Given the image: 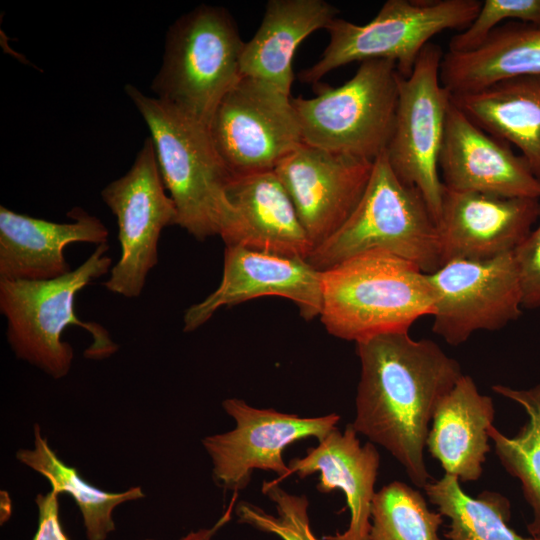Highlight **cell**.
<instances>
[{"label":"cell","instance_id":"1","mask_svg":"<svg viewBox=\"0 0 540 540\" xmlns=\"http://www.w3.org/2000/svg\"><path fill=\"white\" fill-rule=\"evenodd\" d=\"M361 373L355 399L357 433L385 448L411 482H429L424 449L435 410L463 375L460 364L429 339L409 331L356 343Z\"/></svg>","mask_w":540,"mask_h":540},{"label":"cell","instance_id":"2","mask_svg":"<svg viewBox=\"0 0 540 540\" xmlns=\"http://www.w3.org/2000/svg\"><path fill=\"white\" fill-rule=\"evenodd\" d=\"M108 243L98 245L76 269L63 276L40 281L0 279V312L7 320L6 338L14 355L53 379L67 376L72 367V346L62 339L68 326H79L91 336L83 355L104 360L119 345L101 324L82 321L75 312L80 290L107 274L112 258Z\"/></svg>","mask_w":540,"mask_h":540},{"label":"cell","instance_id":"3","mask_svg":"<svg viewBox=\"0 0 540 540\" xmlns=\"http://www.w3.org/2000/svg\"><path fill=\"white\" fill-rule=\"evenodd\" d=\"M437 296L428 275L403 258L371 251L322 271L321 322L329 334L355 343L409 331L433 315Z\"/></svg>","mask_w":540,"mask_h":540},{"label":"cell","instance_id":"4","mask_svg":"<svg viewBox=\"0 0 540 540\" xmlns=\"http://www.w3.org/2000/svg\"><path fill=\"white\" fill-rule=\"evenodd\" d=\"M371 251L403 258L426 274L442 264L438 226L423 195L396 176L385 152L374 160L368 185L352 214L306 260L325 271Z\"/></svg>","mask_w":540,"mask_h":540},{"label":"cell","instance_id":"5","mask_svg":"<svg viewBox=\"0 0 540 540\" xmlns=\"http://www.w3.org/2000/svg\"><path fill=\"white\" fill-rule=\"evenodd\" d=\"M245 42L231 14L201 4L169 28L151 88L159 101L206 127L225 94L241 78Z\"/></svg>","mask_w":540,"mask_h":540},{"label":"cell","instance_id":"6","mask_svg":"<svg viewBox=\"0 0 540 540\" xmlns=\"http://www.w3.org/2000/svg\"><path fill=\"white\" fill-rule=\"evenodd\" d=\"M125 92L149 128L164 186L177 209V225L200 241L219 235L232 175L218 156L208 127L133 85H126Z\"/></svg>","mask_w":540,"mask_h":540},{"label":"cell","instance_id":"7","mask_svg":"<svg viewBox=\"0 0 540 540\" xmlns=\"http://www.w3.org/2000/svg\"><path fill=\"white\" fill-rule=\"evenodd\" d=\"M481 4L478 0H388L366 24L337 17L326 28L329 42L321 57L298 78L317 85L332 70L369 59L394 61L399 75L407 78L430 39L447 29H466Z\"/></svg>","mask_w":540,"mask_h":540},{"label":"cell","instance_id":"8","mask_svg":"<svg viewBox=\"0 0 540 540\" xmlns=\"http://www.w3.org/2000/svg\"><path fill=\"white\" fill-rule=\"evenodd\" d=\"M399 79L394 61L369 59L343 85H319L313 98H292L302 141L374 161L393 133Z\"/></svg>","mask_w":540,"mask_h":540},{"label":"cell","instance_id":"9","mask_svg":"<svg viewBox=\"0 0 540 540\" xmlns=\"http://www.w3.org/2000/svg\"><path fill=\"white\" fill-rule=\"evenodd\" d=\"M441 47L427 44L412 74L400 76L393 133L385 154L396 176L423 195L436 223L445 187L439 172L451 94L440 80Z\"/></svg>","mask_w":540,"mask_h":540},{"label":"cell","instance_id":"10","mask_svg":"<svg viewBox=\"0 0 540 540\" xmlns=\"http://www.w3.org/2000/svg\"><path fill=\"white\" fill-rule=\"evenodd\" d=\"M208 132L232 177L274 171L303 142L292 97L247 76L222 98Z\"/></svg>","mask_w":540,"mask_h":540},{"label":"cell","instance_id":"11","mask_svg":"<svg viewBox=\"0 0 540 540\" xmlns=\"http://www.w3.org/2000/svg\"><path fill=\"white\" fill-rule=\"evenodd\" d=\"M151 137L147 138L131 168L101 191L116 217L121 255L103 286L126 298L139 297L149 272L158 263L161 231L177 225L174 201L166 193Z\"/></svg>","mask_w":540,"mask_h":540},{"label":"cell","instance_id":"12","mask_svg":"<svg viewBox=\"0 0 540 540\" xmlns=\"http://www.w3.org/2000/svg\"><path fill=\"white\" fill-rule=\"evenodd\" d=\"M222 408L235 422L227 432L204 437L202 446L212 464V479L221 489L239 492L254 470L274 472L280 483L289 477L283 451L292 443L324 439L337 428L340 416L299 417L275 409L256 408L242 399L228 398Z\"/></svg>","mask_w":540,"mask_h":540},{"label":"cell","instance_id":"13","mask_svg":"<svg viewBox=\"0 0 540 540\" xmlns=\"http://www.w3.org/2000/svg\"><path fill=\"white\" fill-rule=\"evenodd\" d=\"M435 289L432 330L457 346L477 331L499 330L522 315L513 252L484 260L454 259L427 274Z\"/></svg>","mask_w":540,"mask_h":540},{"label":"cell","instance_id":"14","mask_svg":"<svg viewBox=\"0 0 540 540\" xmlns=\"http://www.w3.org/2000/svg\"><path fill=\"white\" fill-rule=\"evenodd\" d=\"M373 162L302 142L278 163L274 172L288 192L313 249L352 214L368 185Z\"/></svg>","mask_w":540,"mask_h":540},{"label":"cell","instance_id":"15","mask_svg":"<svg viewBox=\"0 0 540 540\" xmlns=\"http://www.w3.org/2000/svg\"><path fill=\"white\" fill-rule=\"evenodd\" d=\"M263 296L287 298L302 318L312 320L322 310V271L305 259L226 246L219 286L185 311L183 331L198 329L222 307Z\"/></svg>","mask_w":540,"mask_h":540},{"label":"cell","instance_id":"16","mask_svg":"<svg viewBox=\"0 0 540 540\" xmlns=\"http://www.w3.org/2000/svg\"><path fill=\"white\" fill-rule=\"evenodd\" d=\"M444 187L507 198L540 199V181L510 145L476 125L451 101L439 155Z\"/></svg>","mask_w":540,"mask_h":540},{"label":"cell","instance_id":"17","mask_svg":"<svg viewBox=\"0 0 540 540\" xmlns=\"http://www.w3.org/2000/svg\"><path fill=\"white\" fill-rule=\"evenodd\" d=\"M539 200L445 188L437 221L442 264L513 252L538 221Z\"/></svg>","mask_w":540,"mask_h":540},{"label":"cell","instance_id":"18","mask_svg":"<svg viewBox=\"0 0 540 540\" xmlns=\"http://www.w3.org/2000/svg\"><path fill=\"white\" fill-rule=\"evenodd\" d=\"M219 236L226 246L307 259L313 250L295 206L274 171L232 177Z\"/></svg>","mask_w":540,"mask_h":540},{"label":"cell","instance_id":"19","mask_svg":"<svg viewBox=\"0 0 540 540\" xmlns=\"http://www.w3.org/2000/svg\"><path fill=\"white\" fill-rule=\"evenodd\" d=\"M71 222L58 223L0 206V279L40 281L71 271L64 248L77 242L107 243L103 222L82 208L67 213Z\"/></svg>","mask_w":540,"mask_h":540},{"label":"cell","instance_id":"20","mask_svg":"<svg viewBox=\"0 0 540 540\" xmlns=\"http://www.w3.org/2000/svg\"><path fill=\"white\" fill-rule=\"evenodd\" d=\"M352 423L343 432L331 431L318 445L307 449L304 457L289 461V476L305 479L320 473L316 489L321 493L341 490L350 511V522L342 533L323 540H369L371 505L380 465V455L372 442L361 445Z\"/></svg>","mask_w":540,"mask_h":540},{"label":"cell","instance_id":"21","mask_svg":"<svg viewBox=\"0 0 540 540\" xmlns=\"http://www.w3.org/2000/svg\"><path fill=\"white\" fill-rule=\"evenodd\" d=\"M339 11L325 0H270L254 36L245 42L242 76L260 80L290 96L292 62L301 42L326 29Z\"/></svg>","mask_w":540,"mask_h":540},{"label":"cell","instance_id":"22","mask_svg":"<svg viewBox=\"0 0 540 540\" xmlns=\"http://www.w3.org/2000/svg\"><path fill=\"white\" fill-rule=\"evenodd\" d=\"M494 416L492 398L481 394L473 378L463 374L438 404L426 442L446 474L463 482L481 477Z\"/></svg>","mask_w":540,"mask_h":540},{"label":"cell","instance_id":"23","mask_svg":"<svg viewBox=\"0 0 540 540\" xmlns=\"http://www.w3.org/2000/svg\"><path fill=\"white\" fill-rule=\"evenodd\" d=\"M451 101L487 133L516 146L540 181V75L500 80Z\"/></svg>","mask_w":540,"mask_h":540},{"label":"cell","instance_id":"24","mask_svg":"<svg viewBox=\"0 0 540 540\" xmlns=\"http://www.w3.org/2000/svg\"><path fill=\"white\" fill-rule=\"evenodd\" d=\"M524 75H540V24L505 22L477 49L445 52L440 67L441 83L451 95Z\"/></svg>","mask_w":540,"mask_h":540},{"label":"cell","instance_id":"25","mask_svg":"<svg viewBox=\"0 0 540 540\" xmlns=\"http://www.w3.org/2000/svg\"><path fill=\"white\" fill-rule=\"evenodd\" d=\"M22 465L43 476L51 489L69 494L82 516L87 540H106L115 531L114 510L123 503L145 497L140 486L122 492H107L89 484L78 470L64 463L50 447L38 423L33 425V445L15 454Z\"/></svg>","mask_w":540,"mask_h":540},{"label":"cell","instance_id":"26","mask_svg":"<svg viewBox=\"0 0 540 540\" xmlns=\"http://www.w3.org/2000/svg\"><path fill=\"white\" fill-rule=\"evenodd\" d=\"M459 479L450 474L425 487V493L438 511L449 518L446 540H540L523 537L508 524L511 509L501 494L484 491L473 498L460 487Z\"/></svg>","mask_w":540,"mask_h":540},{"label":"cell","instance_id":"27","mask_svg":"<svg viewBox=\"0 0 540 540\" xmlns=\"http://www.w3.org/2000/svg\"><path fill=\"white\" fill-rule=\"evenodd\" d=\"M492 390L516 402L527 415V421L513 437L504 435L494 425L488 434L501 465L519 480L532 509L528 532L540 538V383L528 389L497 384Z\"/></svg>","mask_w":540,"mask_h":540},{"label":"cell","instance_id":"28","mask_svg":"<svg viewBox=\"0 0 540 540\" xmlns=\"http://www.w3.org/2000/svg\"><path fill=\"white\" fill-rule=\"evenodd\" d=\"M443 517L428 508L419 491L393 481L373 497L369 540H439Z\"/></svg>","mask_w":540,"mask_h":540},{"label":"cell","instance_id":"29","mask_svg":"<svg viewBox=\"0 0 540 540\" xmlns=\"http://www.w3.org/2000/svg\"><path fill=\"white\" fill-rule=\"evenodd\" d=\"M261 491L273 503L277 515L247 501H239L235 513L240 523L274 534L282 540H320L312 531L309 501L305 495L289 493L274 480L264 481Z\"/></svg>","mask_w":540,"mask_h":540},{"label":"cell","instance_id":"30","mask_svg":"<svg viewBox=\"0 0 540 540\" xmlns=\"http://www.w3.org/2000/svg\"><path fill=\"white\" fill-rule=\"evenodd\" d=\"M505 21L540 24V0H484L472 23L451 38L447 52L477 49Z\"/></svg>","mask_w":540,"mask_h":540},{"label":"cell","instance_id":"31","mask_svg":"<svg viewBox=\"0 0 540 540\" xmlns=\"http://www.w3.org/2000/svg\"><path fill=\"white\" fill-rule=\"evenodd\" d=\"M522 291L523 308L540 307V200L536 228L513 251Z\"/></svg>","mask_w":540,"mask_h":540},{"label":"cell","instance_id":"32","mask_svg":"<svg viewBox=\"0 0 540 540\" xmlns=\"http://www.w3.org/2000/svg\"><path fill=\"white\" fill-rule=\"evenodd\" d=\"M59 495L52 489L48 493L36 495L38 527L32 540H70L59 517Z\"/></svg>","mask_w":540,"mask_h":540},{"label":"cell","instance_id":"33","mask_svg":"<svg viewBox=\"0 0 540 540\" xmlns=\"http://www.w3.org/2000/svg\"><path fill=\"white\" fill-rule=\"evenodd\" d=\"M236 496H234L230 502L228 510L222 515V517L211 527L209 528H200L195 531H191L179 538L178 540H213L214 536L220 528H222L230 519L232 514V509L235 505ZM141 540H155L151 538L141 539Z\"/></svg>","mask_w":540,"mask_h":540}]
</instances>
